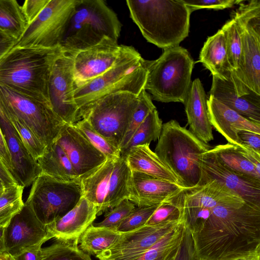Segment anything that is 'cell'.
Wrapping results in <instances>:
<instances>
[{
  "instance_id": "6da1fadb",
  "label": "cell",
  "mask_w": 260,
  "mask_h": 260,
  "mask_svg": "<svg viewBox=\"0 0 260 260\" xmlns=\"http://www.w3.org/2000/svg\"><path fill=\"white\" fill-rule=\"evenodd\" d=\"M196 259L228 260L260 247V207L220 205L192 235Z\"/></svg>"
},
{
  "instance_id": "7a4b0ae2",
  "label": "cell",
  "mask_w": 260,
  "mask_h": 260,
  "mask_svg": "<svg viewBox=\"0 0 260 260\" xmlns=\"http://www.w3.org/2000/svg\"><path fill=\"white\" fill-rule=\"evenodd\" d=\"M62 52L59 47H13L0 58V85L50 103V76Z\"/></svg>"
},
{
  "instance_id": "3957f363",
  "label": "cell",
  "mask_w": 260,
  "mask_h": 260,
  "mask_svg": "<svg viewBox=\"0 0 260 260\" xmlns=\"http://www.w3.org/2000/svg\"><path fill=\"white\" fill-rule=\"evenodd\" d=\"M144 38L163 49L179 46L189 33L191 12L182 0L126 1Z\"/></svg>"
},
{
  "instance_id": "277c9868",
  "label": "cell",
  "mask_w": 260,
  "mask_h": 260,
  "mask_svg": "<svg viewBox=\"0 0 260 260\" xmlns=\"http://www.w3.org/2000/svg\"><path fill=\"white\" fill-rule=\"evenodd\" d=\"M121 23L102 0H77L63 32L59 47L74 54L93 46L105 38L117 41Z\"/></svg>"
},
{
  "instance_id": "5b68a950",
  "label": "cell",
  "mask_w": 260,
  "mask_h": 260,
  "mask_svg": "<svg viewBox=\"0 0 260 260\" xmlns=\"http://www.w3.org/2000/svg\"><path fill=\"white\" fill-rule=\"evenodd\" d=\"M211 148L175 120L162 125L154 152L176 176L184 188L198 185L200 155Z\"/></svg>"
},
{
  "instance_id": "8992f818",
  "label": "cell",
  "mask_w": 260,
  "mask_h": 260,
  "mask_svg": "<svg viewBox=\"0 0 260 260\" xmlns=\"http://www.w3.org/2000/svg\"><path fill=\"white\" fill-rule=\"evenodd\" d=\"M147 75L145 59L133 47L124 45L121 56L111 69L75 88V102L79 110L118 92L128 91L138 95L144 89Z\"/></svg>"
},
{
  "instance_id": "52a82bcc",
  "label": "cell",
  "mask_w": 260,
  "mask_h": 260,
  "mask_svg": "<svg viewBox=\"0 0 260 260\" xmlns=\"http://www.w3.org/2000/svg\"><path fill=\"white\" fill-rule=\"evenodd\" d=\"M163 50L157 59L145 60L147 75L144 89L152 95V100L183 104L192 82L194 61L179 45Z\"/></svg>"
},
{
  "instance_id": "ba28073f",
  "label": "cell",
  "mask_w": 260,
  "mask_h": 260,
  "mask_svg": "<svg viewBox=\"0 0 260 260\" xmlns=\"http://www.w3.org/2000/svg\"><path fill=\"white\" fill-rule=\"evenodd\" d=\"M233 13L240 29L242 52L237 70L228 77L240 96H260V1H242Z\"/></svg>"
},
{
  "instance_id": "9c48e42d",
  "label": "cell",
  "mask_w": 260,
  "mask_h": 260,
  "mask_svg": "<svg viewBox=\"0 0 260 260\" xmlns=\"http://www.w3.org/2000/svg\"><path fill=\"white\" fill-rule=\"evenodd\" d=\"M138 95L128 91L110 94L80 108L79 116L120 150Z\"/></svg>"
},
{
  "instance_id": "30bf717a",
  "label": "cell",
  "mask_w": 260,
  "mask_h": 260,
  "mask_svg": "<svg viewBox=\"0 0 260 260\" xmlns=\"http://www.w3.org/2000/svg\"><path fill=\"white\" fill-rule=\"evenodd\" d=\"M132 171L126 159L107 158L81 181L83 197L96 206L99 214L113 209L129 195Z\"/></svg>"
},
{
  "instance_id": "8fae6325",
  "label": "cell",
  "mask_w": 260,
  "mask_h": 260,
  "mask_svg": "<svg viewBox=\"0 0 260 260\" xmlns=\"http://www.w3.org/2000/svg\"><path fill=\"white\" fill-rule=\"evenodd\" d=\"M82 196L81 180L64 182L41 173L32 182L24 203L48 225L72 210Z\"/></svg>"
},
{
  "instance_id": "7c38bea8",
  "label": "cell",
  "mask_w": 260,
  "mask_h": 260,
  "mask_svg": "<svg viewBox=\"0 0 260 260\" xmlns=\"http://www.w3.org/2000/svg\"><path fill=\"white\" fill-rule=\"evenodd\" d=\"M0 110L22 122L46 147L56 141L66 124L49 103L37 100L1 85Z\"/></svg>"
},
{
  "instance_id": "4fadbf2b",
  "label": "cell",
  "mask_w": 260,
  "mask_h": 260,
  "mask_svg": "<svg viewBox=\"0 0 260 260\" xmlns=\"http://www.w3.org/2000/svg\"><path fill=\"white\" fill-rule=\"evenodd\" d=\"M170 199L180 208L181 219L192 234L200 231L216 206L245 203L238 194L215 180L182 188Z\"/></svg>"
},
{
  "instance_id": "5bb4252c",
  "label": "cell",
  "mask_w": 260,
  "mask_h": 260,
  "mask_svg": "<svg viewBox=\"0 0 260 260\" xmlns=\"http://www.w3.org/2000/svg\"><path fill=\"white\" fill-rule=\"evenodd\" d=\"M77 1L49 0L38 16L27 25L13 47L54 48L59 47L66 25Z\"/></svg>"
},
{
  "instance_id": "9a60e30c",
  "label": "cell",
  "mask_w": 260,
  "mask_h": 260,
  "mask_svg": "<svg viewBox=\"0 0 260 260\" xmlns=\"http://www.w3.org/2000/svg\"><path fill=\"white\" fill-rule=\"evenodd\" d=\"M75 81L73 56L62 52L55 61L48 84L50 104L64 123L74 124L80 120L74 98Z\"/></svg>"
},
{
  "instance_id": "2e32d148",
  "label": "cell",
  "mask_w": 260,
  "mask_h": 260,
  "mask_svg": "<svg viewBox=\"0 0 260 260\" xmlns=\"http://www.w3.org/2000/svg\"><path fill=\"white\" fill-rule=\"evenodd\" d=\"M54 238L47 225L36 217L31 209L24 203L5 228L4 241L7 253L12 257L36 248Z\"/></svg>"
},
{
  "instance_id": "e0dca14e",
  "label": "cell",
  "mask_w": 260,
  "mask_h": 260,
  "mask_svg": "<svg viewBox=\"0 0 260 260\" xmlns=\"http://www.w3.org/2000/svg\"><path fill=\"white\" fill-rule=\"evenodd\" d=\"M181 220L145 224L133 231L123 233L113 246L95 256L99 260H133L157 243Z\"/></svg>"
},
{
  "instance_id": "ac0fdd59",
  "label": "cell",
  "mask_w": 260,
  "mask_h": 260,
  "mask_svg": "<svg viewBox=\"0 0 260 260\" xmlns=\"http://www.w3.org/2000/svg\"><path fill=\"white\" fill-rule=\"evenodd\" d=\"M123 46L105 38L99 44L72 54L75 88L111 69L121 56Z\"/></svg>"
},
{
  "instance_id": "d6986e66",
  "label": "cell",
  "mask_w": 260,
  "mask_h": 260,
  "mask_svg": "<svg viewBox=\"0 0 260 260\" xmlns=\"http://www.w3.org/2000/svg\"><path fill=\"white\" fill-rule=\"evenodd\" d=\"M201 177L198 185L215 180L249 204L260 207V180L237 173L218 161L208 151L199 158Z\"/></svg>"
},
{
  "instance_id": "ffe728a7",
  "label": "cell",
  "mask_w": 260,
  "mask_h": 260,
  "mask_svg": "<svg viewBox=\"0 0 260 260\" xmlns=\"http://www.w3.org/2000/svg\"><path fill=\"white\" fill-rule=\"evenodd\" d=\"M55 142L63 150L81 180L95 171L107 159L74 124H64Z\"/></svg>"
},
{
  "instance_id": "44dd1931",
  "label": "cell",
  "mask_w": 260,
  "mask_h": 260,
  "mask_svg": "<svg viewBox=\"0 0 260 260\" xmlns=\"http://www.w3.org/2000/svg\"><path fill=\"white\" fill-rule=\"evenodd\" d=\"M0 127L4 136L12 165V175L18 184L27 187L42 173L17 132L0 111Z\"/></svg>"
},
{
  "instance_id": "7402d4cb",
  "label": "cell",
  "mask_w": 260,
  "mask_h": 260,
  "mask_svg": "<svg viewBox=\"0 0 260 260\" xmlns=\"http://www.w3.org/2000/svg\"><path fill=\"white\" fill-rule=\"evenodd\" d=\"M210 122L229 143L244 148L238 135L240 131L260 134V124L244 117L211 96L207 100Z\"/></svg>"
},
{
  "instance_id": "603a6c76",
  "label": "cell",
  "mask_w": 260,
  "mask_h": 260,
  "mask_svg": "<svg viewBox=\"0 0 260 260\" xmlns=\"http://www.w3.org/2000/svg\"><path fill=\"white\" fill-rule=\"evenodd\" d=\"M182 188L179 185L132 171L128 200L137 207L152 206L168 200Z\"/></svg>"
},
{
  "instance_id": "cb8c5ba5",
  "label": "cell",
  "mask_w": 260,
  "mask_h": 260,
  "mask_svg": "<svg viewBox=\"0 0 260 260\" xmlns=\"http://www.w3.org/2000/svg\"><path fill=\"white\" fill-rule=\"evenodd\" d=\"M207 100L200 79H195L191 82L183 104L189 130L206 144L214 139L208 115Z\"/></svg>"
},
{
  "instance_id": "d4e9b609",
  "label": "cell",
  "mask_w": 260,
  "mask_h": 260,
  "mask_svg": "<svg viewBox=\"0 0 260 260\" xmlns=\"http://www.w3.org/2000/svg\"><path fill=\"white\" fill-rule=\"evenodd\" d=\"M99 215L98 207L82 196L72 210L47 226L54 238L73 240L79 238Z\"/></svg>"
},
{
  "instance_id": "484cf974",
  "label": "cell",
  "mask_w": 260,
  "mask_h": 260,
  "mask_svg": "<svg viewBox=\"0 0 260 260\" xmlns=\"http://www.w3.org/2000/svg\"><path fill=\"white\" fill-rule=\"evenodd\" d=\"M209 96H211L247 119L260 124V96H239L227 76L221 79L212 76Z\"/></svg>"
},
{
  "instance_id": "4316f807",
  "label": "cell",
  "mask_w": 260,
  "mask_h": 260,
  "mask_svg": "<svg viewBox=\"0 0 260 260\" xmlns=\"http://www.w3.org/2000/svg\"><path fill=\"white\" fill-rule=\"evenodd\" d=\"M125 159L132 171L142 173L179 185L176 176L151 150L149 145L133 147Z\"/></svg>"
},
{
  "instance_id": "83f0119b",
  "label": "cell",
  "mask_w": 260,
  "mask_h": 260,
  "mask_svg": "<svg viewBox=\"0 0 260 260\" xmlns=\"http://www.w3.org/2000/svg\"><path fill=\"white\" fill-rule=\"evenodd\" d=\"M199 61L210 72L212 76L221 79H227L229 68L225 35L222 27L207 39L201 50Z\"/></svg>"
},
{
  "instance_id": "f1b7e54d",
  "label": "cell",
  "mask_w": 260,
  "mask_h": 260,
  "mask_svg": "<svg viewBox=\"0 0 260 260\" xmlns=\"http://www.w3.org/2000/svg\"><path fill=\"white\" fill-rule=\"evenodd\" d=\"M42 173L64 182L81 180L67 154L54 142L46 147L43 155L37 160Z\"/></svg>"
},
{
  "instance_id": "f546056e",
  "label": "cell",
  "mask_w": 260,
  "mask_h": 260,
  "mask_svg": "<svg viewBox=\"0 0 260 260\" xmlns=\"http://www.w3.org/2000/svg\"><path fill=\"white\" fill-rule=\"evenodd\" d=\"M221 164L231 170L260 180V173L238 150L237 146L230 143L218 145L208 150Z\"/></svg>"
},
{
  "instance_id": "4dcf8cb0",
  "label": "cell",
  "mask_w": 260,
  "mask_h": 260,
  "mask_svg": "<svg viewBox=\"0 0 260 260\" xmlns=\"http://www.w3.org/2000/svg\"><path fill=\"white\" fill-rule=\"evenodd\" d=\"M28 25L22 6L15 0H0V35L16 40Z\"/></svg>"
},
{
  "instance_id": "1f68e13d",
  "label": "cell",
  "mask_w": 260,
  "mask_h": 260,
  "mask_svg": "<svg viewBox=\"0 0 260 260\" xmlns=\"http://www.w3.org/2000/svg\"><path fill=\"white\" fill-rule=\"evenodd\" d=\"M123 233L91 224L79 237V248L87 254L97 255L113 246Z\"/></svg>"
},
{
  "instance_id": "d6a6232c",
  "label": "cell",
  "mask_w": 260,
  "mask_h": 260,
  "mask_svg": "<svg viewBox=\"0 0 260 260\" xmlns=\"http://www.w3.org/2000/svg\"><path fill=\"white\" fill-rule=\"evenodd\" d=\"M185 225L178 224L148 250L133 260H175L181 245Z\"/></svg>"
},
{
  "instance_id": "836d02e7",
  "label": "cell",
  "mask_w": 260,
  "mask_h": 260,
  "mask_svg": "<svg viewBox=\"0 0 260 260\" xmlns=\"http://www.w3.org/2000/svg\"><path fill=\"white\" fill-rule=\"evenodd\" d=\"M156 109L151 112L137 129L127 144L120 151V157L125 158L128 152L138 145H150L158 140L162 127Z\"/></svg>"
},
{
  "instance_id": "e575fe53",
  "label": "cell",
  "mask_w": 260,
  "mask_h": 260,
  "mask_svg": "<svg viewBox=\"0 0 260 260\" xmlns=\"http://www.w3.org/2000/svg\"><path fill=\"white\" fill-rule=\"evenodd\" d=\"M24 188L18 184L6 187L0 197V227L5 228L23 207Z\"/></svg>"
},
{
  "instance_id": "d590c367",
  "label": "cell",
  "mask_w": 260,
  "mask_h": 260,
  "mask_svg": "<svg viewBox=\"0 0 260 260\" xmlns=\"http://www.w3.org/2000/svg\"><path fill=\"white\" fill-rule=\"evenodd\" d=\"M79 238L58 240L44 248V260H92L90 256L79 247Z\"/></svg>"
},
{
  "instance_id": "8d00e7d4",
  "label": "cell",
  "mask_w": 260,
  "mask_h": 260,
  "mask_svg": "<svg viewBox=\"0 0 260 260\" xmlns=\"http://www.w3.org/2000/svg\"><path fill=\"white\" fill-rule=\"evenodd\" d=\"M222 28L225 35L228 62L230 73L237 70L240 64L242 52L240 29L237 20L233 16Z\"/></svg>"
},
{
  "instance_id": "74e56055",
  "label": "cell",
  "mask_w": 260,
  "mask_h": 260,
  "mask_svg": "<svg viewBox=\"0 0 260 260\" xmlns=\"http://www.w3.org/2000/svg\"><path fill=\"white\" fill-rule=\"evenodd\" d=\"M138 103L134 110L120 147V151L127 144L148 114L156 109L151 96L144 89L138 95Z\"/></svg>"
},
{
  "instance_id": "f35d334b",
  "label": "cell",
  "mask_w": 260,
  "mask_h": 260,
  "mask_svg": "<svg viewBox=\"0 0 260 260\" xmlns=\"http://www.w3.org/2000/svg\"><path fill=\"white\" fill-rule=\"evenodd\" d=\"M79 132L107 158L120 156V150L95 131L85 120L81 119L74 124Z\"/></svg>"
},
{
  "instance_id": "ab89813d",
  "label": "cell",
  "mask_w": 260,
  "mask_h": 260,
  "mask_svg": "<svg viewBox=\"0 0 260 260\" xmlns=\"http://www.w3.org/2000/svg\"><path fill=\"white\" fill-rule=\"evenodd\" d=\"M0 111L13 126L29 153L37 160L45 152L46 146L22 122L11 114H5L1 110Z\"/></svg>"
},
{
  "instance_id": "60d3db41",
  "label": "cell",
  "mask_w": 260,
  "mask_h": 260,
  "mask_svg": "<svg viewBox=\"0 0 260 260\" xmlns=\"http://www.w3.org/2000/svg\"><path fill=\"white\" fill-rule=\"evenodd\" d=\"M159 205L149 207H136L123 220L116 231L125 233L145 225Z\"/></svg>"
},
{
  "instance_id": "b9f144b4",
  "label": "cell",
  "mask_w": 260,
  "mask_h": 260,
  "mask_svg": "<svg viewBox=\"0 0 260 260\" xmlns=\"http://www.w3.org/2000/svg\"><path fill=\"white\" fill-rule=\"evenodd\" d=\"M136 207L131 201L125 199L108 212L102 221L93 224L95 226L116 231L123 220Z\"/></svg>"
},
{
  "instance_id": "7bdbcfd3",
  "label": "cell",
  "mask_w": 260,
  "mask_h": 260,
  "mask_svg": "<svg viewBox=\"0 0 260 260\" xmlns=\"http://www.w3.org/2000/svg\"><path fill=\"white\" fill-rule=\"evenodd\" d=\"M181 219L180 208L170 198L160 203L145 224L153 225L168 221Z\"/></svg>"
},
{
  "instance_id": "ee69618b",
  "label": "cell",
  "mask_w": 260,
  "mask_h": 260,
  "mask_svg": "<svg viewBox=\"0 0 260 260\" xmlns=\"http://www.w3.org/2000/svg\"><path fill=\"white\" fill-rule=\"evenodd\" d=\"M191 13L200 9L222 10L239 4L242 0H182Z\"/></svg>"
},
{
  "instance_id": "f6af8a7d",
  "label": "cell",
  "mask_w": 260,
  "mask_h": 260,
  "mask_svg": "<svg viewBox=\"0 0 260 260\" xmlns=\"http://www.w3.org/2000/svg\"><path fill=\"white\" fill-rule=\"evenodd\" d=\"M196 253L192 235L185 226V231L180 250L175 260H195Z\"/></svg>"
},
{
  "instance_id": "bcb514c9",
  "label": "cell",
  "mask_w": 260,
  "mask_h": 260,
  "mask_svg": "<svg viewBox=\"0 0 260 260\" xmlns=\"http://www.w3.org/2000/svg\"><path fill=\"white\" fill-rule=\"evenodd\" d=\"M49 0H26L22 6L28 25L38 16Z\"/></svg>"
},
{
  "instance_id": "7dc6e473",
  "label": "cell",
  "mask_w": 260,
  "mask_h": 260,
  "mask_svg": "<svg viewBox=\"0 0 260 260\" xmlns=\"http://www.w3.org/2000/svg\"><path fill=\"white\" fill-rule=\"evenodd\" d=\"M238 135L242 144L260 155V134L249 131H240Z\"/></svg>"
},
{
  "instance_id": "c3c4849f",
  "label": "cell",
  "mask_w": 260,
  "mask_h": 260,
  "mask_svg": "<svg viewBox=\"0 0 260 260\" xmlns=\"http://www.w3.org/2000/svg\"><path fill=\"white\" fill-rule=\"evenodd\" d=\"M13 258L14 260H44L45 251L44 248H33L25 251Z\"/></svg>"
},
{
  "instance_id": "681fc988",
  "label": "cell",
  "mask_w": 260,
  "mask_h": 260,
  "mask_svg": "<svg viewBox=\"0 0 260 260\" xmlns=\"http://www.w3.org/2000/svg\"><path fill=\"white\" fill-rule=\"evenodd\" d=\"M0 158L5 166L12 174V165L4 136L0 127Z\"/></svg>"
},
{
  "instance_id": "f907efd6",
  "label": "cell",
  "mask_w": 260,
  "mask_h": 260,
  "mask_svg": "<svg viewBox=\"0 0 260 260\" xmlns=\"http://www.w3.org/2000/svg\"><path fill=\"white\" fill-rule=\"evenodd\" d=\"M237 148L240 153L251 163L257 172L260 173V155L246 147L242 148L237 146Z\"/></svg>"
},
{
  "instance_id": "816d5d0a",
  "label": "cell",
  "mask_w": 260,
  "mask_h": 260,
  "mask_svg": "<svg viewBox=\"0 0 260 260\" xmlns=\"http://www.w3.org/2000/svg\"><path fill=\"white\" fill-rule=\"evenodd\" d=\"M0 179L2 181L6 187L18 184L12 174L5 166L1 158Z\"/></svg>"
},
{
  "instance_id": "f5cc1de1",
  "label": "cell",
  "mask_w": 260,
  "mask_h": 260,
  "mask_svg": "<svg viewBox=\"0 0 260 260\" xmlns=\"http://www.w3.org/2000/svg\"><path fill=\"white\" fill-rule=\"evenodd\" d=\"M17 41L0 35V58L9 51Z\"/></svg>"
},
{
  "instance_id": "db71d44e",
  "label": "cell",
  "mask_w": 260,
  "mask_h": 260,
  "mask_svg": "<svg viewBox=\"0 0 260 260\" xmlns=\"http://www.w3.org/2000/svg\"><path fill=\"white\" fill-rule=\"evenodd\" d=\"M228 260H260V247L250 252Z\"/></svg>"
},
{
  "instance_id": "11a10c76",
  "label": "cell",
  "mask_w": 260,
  "mask_h": 260,
  "mask_svg": "<svg viewBox=\"0 0 260 260\" xmlns=\"http://www.w3.org/2000/svg\"><path fill=\"white\" fill-rule=\"evenodd\" d=\"M5 228L0 227V254L7 253L4 241Z\"/></svg>"
},
{
  "instance_id": "9f6ffc18",
  "label": "cell",
  "mask_w": 260,
  "mask_h": 260,
  "mask_svg": "<svg viewBox=\"0 0 260 260\" xmlns=\"http://www.w3.org/2000/svg\"><path fill=\"white\" fill-rule=\"evenodd\" d=\"M0 260H14L13 257L8 253L0 254Z\"/></svg>"
},
{
  "instance_id": "6f0895ef",
  "label": "cell",
  "mask_w": 260,
  "mask_h": 260,
  "mask_svg": "<svg viewBox=\"0 0 260 260\" xmlns=\"http://www.w3.org/2000/svg\"><path fill=\"white\" fill-rule=\"evenodd\" d=\"M6 187L2 182V181L0 179V197L4 193Z\"/></svg>"
},
{
  "instance_id": "680465c9",
  "label": "cell",
  "mask_w": 260,
  "mask_h": 260,
  "mask_svg": "<svg viewBox=\"0 0 260 260\" xmlns=\"http://www.w3.org/2000/svg\"><path fill=\"white\" fill-rule=\"evenodd\" d=\"M195 260H198V259H195Z\"/></svg>"
}]
</instances>
